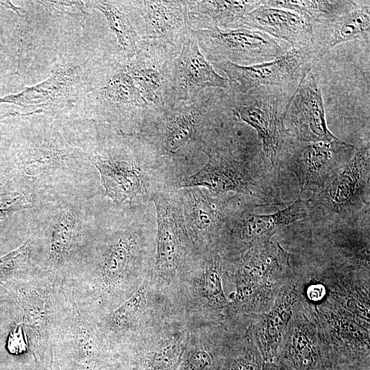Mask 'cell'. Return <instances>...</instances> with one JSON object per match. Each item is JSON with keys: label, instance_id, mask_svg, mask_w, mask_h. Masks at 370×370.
<instances>
[{"label": "cell", "instance_id": "35", "mask_svg": "<svg viewBox=\"0 0 370 370\" xmlns=\"http://www.w3.org/2000/svg\"><path fill=\"white\" fill-rule=\"evenodd\" d=\"M9 353L14 356L24 354L29 349L27 334L23 323L17 324L10 332L7 341Z\"/></svg>", "mask_w": 370, "mask_h": 370}, {"label": "cell", "instance_id": "26", "mask_svg": "<svg viewBox=\"0 0 370 370\" xmlns=\"http://www.w3.org/2000/svg\"><path fill=\"white\" fill-rule=\"evenodd\" d=\"M86 3L104 14L124 56L127 60L133 58L142 38L136 29L129 1H93Z\"/></svg>", "mask_w": 370, "mask_h": 370}, {"label": "cell", "instance_id": "2", "mask_svg": "<svg viewBox=\"0 0 370 370\" xmlns=\"http://www.w3.org/2000/svg\"><path fill=\"white\" fill-rule=\"evenodd\" d=\"M308 302L328 370H369V306L326 288L319 300Z\"/></svg>", "mask_w": 370, "mask_h": 370}, {"label": "cell", "instance_id": "4", "mask_svg": "<svg viewBox=\"0 0 370 370\" xmlns=\"http://www.w3.org/2000/svg\"><path fill=\"white\" fill-rule=\"evenodd\" d=\"M108 341L95 319L78 306L72 288L63 284L49 347L60 370H108Z\"/></svg>", "mask_w": 370, "mask_h": 370}, {"label": "cell", "instance_id": "9", "mask_svg": "<svg viewBox=\"0 0 370 370\" xmlns=\"http://www.w3.org/2000/svg\"><path fill=\"white\" fill-rule=\"evenodd\" d=\"M288 142V140H287ZM288 151V169L299 183L301 192L322 190L345 166L356 147L338 140L332 142L305 143L297 140Z\"/></svg>", "mask_w": 370, "mask_h": 370}, {"label": "cell", "instance_id": "36", "mask_svg": "<svg viewBox=\"0 0 370 370\" xmlns=\"http://www.w3.org/2000/svg\"><path fill=\"white\" fill-rule=\"evenodd\" d=\"M212 364L210 354L205 350L198 349L190 354L182 370H208Z\"/></svg>", "mask_w": 370, "mask_h": 370}, {"label": "cell", "instance_id": "14", "mask_svg": "<svg viewBox=\"0 0 370 370\" xmlns=\"http://www.w3.org/2000/svg\"><path fill=\"white\" fill-rule=\"evenodd\" d=\"M285 123L288 124V134L301 142L340 140L328 127L321 88L311 70L301 81L290 102Z\"/></svg>", "mask_w": 370, "mask_h": 370}, {"label": "cell", "instance_id": "10", "mask_svg": "<svg viewBox=\"0 0 370 370\" xmlns=\"http://www.w3.org/2000/svg\"><path fill=\"white\" fill-rule=\"evenodd\" d=\"M273 362L280 370H328L313 309L301 294Z\"/></svg>", "mask_w": 370, "mask_h": 370}, {"label": "cell", "instance_id": "34", "mask_svg": "<svg viewBox=\"0 0 370 370\" xmlns=\"http://www.w3.org/2000/svg\"><path fill=\"white\" fill-rule=\"evenodd\" d=\"M32 207V201L28 196L10 192L0 194V219L7 217L14 212Z\"/></svg>", "mask_w": 370, "mask_h": 370}, {"label": "cell", "instance_id": "27", "mask_svg": "<svg viewBox=\"0 0 370 370\" xmlns=\"http://www.w3.org/2000/svg\"><path fill=\"white\" fill-rule=\"evenodd\" d=\"M262 4L297 12L312 24L329 26L350 10L356 1L341 0H265Z\"/></svg>", "mask_w": 370, "mask_h": 370}, {"label": "cell", "instance_id": "6", "mask_svg": "<svg viewBox=\"0 0 370 370\" xmlns=\"http://www.w3.org/2000/svg\"><path fill=\"white\" fill-rule=\"evenodd\" d=\"M296 90L261 86L245 94L232 90L236 116L257 132L262 141V159L268 170L278 165L290 136L284 119Z\"/></svg>", "mask_w": 370, "mask_h": 370}, {"label": "cell", "instance_id": "33", "mask_svg": "<svg viewBox=\"0 0 370 370\" xmlns=\"http://www.w3.org/2000/svg\"><path fill=\"white\" fill-rule=\"evenodd\" d=\"M183 343L174 337L164 341L153 352L150 358V366L153 370H169L173 367L180 357Z\"/></svg>", "mask_w": 370, "mask_h": 370}, {"label": "cell", "instance_id": "15", "mask_svg": "<svg viewBox=\"0 0 370 370\" xmlns=\"http://www.w3.org/2000/svg\"><path fill=\"white\" fill-rule=\"evenodd\" d=\"M129 5L142 40H153L181 50L190 29L186 1H131Z\"/></svg>", "mask_w": 370, "mask_h": 370}, {"label": "cell", "instance_id": "21", "mask_svg": "<svg viewBox=\"0 0 370 370\" xmlns=\"http://www.w3.org/2000/svg\"><path fill=\"white\" fill-rule=\"evenodd\" d=\"M310 210L308 200L298 199L275 213L246 214L234 228V241L243 253L266 245L280 230L306 217Z\"/></svg>", "mask_w": 370, "mask_h": 370}, {"label": "cell", "instance_id": "40", "mask_svg": "<svg viewBox=\"0 0 370 370\" xmlns=\"http://www.w3.org/2000/svg\"><path fill=\"white\" fill-rule=\"evenodd\" d=\"M12 301L10 297H0V306L6 304Z\"/></svg>", "mask_w": 370, "mask_h": 370}, {"label": "cell", "instance_id": "11", "mask_svg": "<svg viewBox=\"0 0 370 370\" xmlns=\"http://www.w3.org/2000/svg\"><path fill=\"white\" fill-rule=\"evenodd\" d=\"M369 143L355 149L349 161L333 179L309 199L328 214L349 216L366 204L369 193Z\"/></svg>", "mask_w": 370, "mask_h": 370}, {"label": "cell", "instance_id": "3", "mask_svg": "<svg viewBox=\"0 0 370 370\" xmlns=\"http://www.w3.org/2000/svg\"><path fill=\"white\" fill-rule=\"evenodd\" d=\"M290 254L270 242L242 254L233 271L236 291L227 308L230 314L247 317L250 325L267 312L294 274Z\"/></svg>", "mask_w": 370, "mask_h": 370}, {"label": "cell", "instance_id": "8", "mask_svg": "<svg viewBox=\"0 0 370 370\" xmlns=\"http://www.w3.org/2000/svg\"><path fill=\"white\" fill-rule=\"evenodd\" d=\"M319 58L315 48H291L283 55L260 64L241 66L228 61L213 63L228 77L230 88L239 94L261 87L297 89Z\"/></svg>", "mask_w": 370, "mask_h": 370}, {"label": "cell", "instance_id": "25", "mask_svg": "<svg viewBox=\"0 0 370 370\" xmlns=\"http://www.w3.org/2000/svg\"><path fill=\"white\" fill-rule=\"evenodd\" d=\"M330 35L326 41L315 47L320 57L332 48L347 41L369 38L370 2L356 1L354 6L341 16L332 24Z\"/></svg>", "mask_w": 370, "mask_h": 370}, {"label": "cell", "instance_id": "24", "mask_svg": "<svg viewBox=\"0 0 370 370\" xmlns=\"http://www.w3.org/2000/svg\"><path fill=\"white\" fill-rule=\"evenodd\" d=\"M91 160L99 172L106 195L116 204L143 192L142 173L132 162L113 156H96Z\"/></svg>", "mask_w": 370, "mask_h": 370}, {"label": "cell", "instance_id": "32", "mask_svg": "<svg viewBox=\"0 0 370 370\" xmlns=\"http://www.w3.org/2000/svg\"><path fill=\"white\" fill-rule=\"evenodd\" d=\"M62 150L44 147L38 148L29 155L24 162V171L29 175H36L60 166L68 158Z\"/></svg>", "mask_w": 370, "mask_h": 370}, {"label": "cell", "instance_id": "29", "mask_svg": "<svg viewBox=\"0 0 370 370\" xmlns=\"http://www.w3.org/2000/svg\"><path fill=\"white\" fill-rule=\"evenodd\" d=\"M199 288L203 297L212 308L223 309L227 306L230 301L223 291L219 261H214L205 269L200 280Z\"/></svg>", "mask_w": 370, "mask_h": 370}, {"label": "cell", "instance_id": "38", "mask_svg": "<svg viewBox=\"0 0 370 370\" xmlns=\"http://www.w3.org/2000/svg\"><path fill=\"white\" fill-rule=\"evenodd\" d=\"M42 112V110L38 109V110H36L35 111H33V112H27V113H23V114H21V113L17 112H4V113L0 114V120L3 119V118H5L7 116H27V115H31V114H35V113H40V112Z\"/></svg>", "mask_w": 370, "mask_h": 370}, {"label": "cell", "instance_id": "5", "mask_svg": "<svg viewBox=\"0 0 370 370\" xmlns=\"http://www.w3.org/2000/svg\"><path fill=\"white\" fill-rule=\"evenodd\" d=\"M0 285L22 309V323L27 334L29 350L37 369L46 370L62 285L40 269L27 278Z\"/></svg>", "mask_w": 370, "mask_h": 370}, {"label": "cell", "instance_id": "37", "mask_svg": "<svg viewBox=\"0 0 370 370\" xmlns=\"http://www.w3.org/2000/svg\"><path fill=\"white\" fill-rule=\"evenodd\" d=\"M49 349H50V358H49V364L46 370H60L58 360L55 356V354L53 350L51 348H49Z\"/></svg>", "mask_w": 370, "mask_h": 370}, {"label": "cell", "instance_id": "22", "mask_svg": "<svg viewBox=\"0 0 370 370\" xmlns=\"http://www.w3.org/2000/svg\"><path fill=\"white\" fill-rule=\"evenodd\" d=\"M79 77V67L57 64L45 81L17 94L0 97V103L29 108L51 106L68 96Z\"/></svg>", "mask_w": 370, "mask_h": 370}, {"label": "cell", "instance_id": "16", "mask_svg": "<svg viewBox=\"0 0 370 370\" xmlns=\"http://www.w3.org/2000/svg\"><path fill=\"white\" fill-rule=\"evenodd\" d=\"M156 208L158 238L156 271L163 277L173 275L186 252L188 234L182 200L168 194L153 196Z\"/></svg>", "mask_w": 370, "mask_h": 370}, {"label": "cell", "instance_id": "30", "mask_svg": "<svg viewBox=\"0 0 370 370\" xmlns=\"http://www.w3.org/2000/svg\"><path fill=\"white\" fill-rule=\"evenodd\" d=\"M264 363L248 328L241 347L226 361L221 370H264Z\"/></svg>", "mask_w": 370, "mask_h": 370}, {"label": "cell", "instance_id": "13", "mask_svg": "<svg viewBox=\"0 0 370 370\" xmlns=\"http://www.w3.org/2000/svg\"><path fill=\"white\" fill-rule=\"evenodd\" d=\"M180 50L153 40H142L127 61L131 77L151 108L166 105L172 64Z\"/></svg>", "mask_w": 370, "mask_h": 370}, {"label": "cell", "instance_id": "17", "mask_svg": "<svg viewBox=\"0 0 370 370\" xmlns=\"http://www.w3.org/2000/svg\"><path fill=\"white\" fill-rule=\"evenodd\" d=\"M304 275L295 271L278 295L271 308L249 326L264 362H273L282 337L302 291Z\"/></svg>", "mask_w": 370, "mask_h": 370}, {"label": "cell", "instance_id": "20", "mask_svg": "<svg viewBox=\"0 0 370 370\" xmlns=\"http://www.w3.org/2000/svg\"><path fill=\"white\" fill-rule=\"evenodd\" d=\"M206 150L208 162L197 173L184 178L180 187L201 186L215 194L251 192L254 185L252 175L227 149L211 147Z\"/></svg>", "mask_w": 370, "mask_h": 370}, {"label": "cell", "instance_id": "18", "mask_svg": "<svg viewBox=\"0 0 370 370\" xmlns=\"http://www.w3.org/2000/svg\"><path fill=\"white\" fill-rule=\"evenodd\" d=\"M128 60H110L100 82L99 106L110 114L130 119L142 124L149 105L134 84L127 69Z\"/></svg>", "mask_w": 370, "mask_h": 370}, {"label": "cell", "instance_id": "19", "mask_svg": "<svg viewBox=\"0 0 370 370\" xmlns=\"http://www.w3.org/2000/svg\"><path fill=\"white\" fill-rule=\"evenodd\" d=\"M262 32L288 42L292 48H314L313 24L304 16L286 9L263 4L246 14L235 25Z\"/></svg>", "mask_w": 370, "mask_h": 370}, {"label": "cell", "instance_id": "28", "mask_svg": "<svg viewBox=\"0 0 370 370\" xmlns=\"http://www.w3.org/2000/svg\"><path fill=\"white\" fill-rule=\"evenodd\" d=\"M32 249L29 236L20 247L0 257V284L27 278L39 269L32 261Z\"/></svg>", "mask_w": 370, "mask_h": 370}, {"label": "cell", "instance_id": "31", "mask_svg": "<svg viewBox=\"0 0 370 370\" xmlns=\"http://www.w3.org/2000/svg\"><path fill=\"white\" fill-rule=\"evenodd\" d=\"M192 220L201 231L213 228L219 221L222 206L219 202L206 197L193 195Z\"/></svg>", "mask_w": 370, "mask_h": 370}, {"label": "cell", "instance_id": "39", "mask_svg": "<svg viewBox=\"0 0 370 370\" xmlns=\"http://www.w3.org/2000/svg\"><path fill=\"white\" fill-rule=\"evenodd\" d=\"M264 370H280L273 362H264Z\"/></svg>", "mask_w": 370, "mask_h": 370}, {"label": "cell", "instance_id": "12", "mask_svg": "<svg viewBox=\"0 0 370 370\" xmlns=\"http://www.w3.org/2000/svg\"><path fill=\"white\" fill-rule=\"evenodd\" d=\"M228 79L219 75L201 53L191 29L174 59L166 96V105L196 99L208 88L227 89Z\"/></svg>", "mask_w": 370, "mask_h": 370}, {"label": "cell", "instance_id": "23", "mask_svg": "<svg viewBox=\"0 0 370 370\" xmlns=\"http://www.w3.org/2000/svg\"><path fill=\"white\" fill-rule=\"evenodd\" d=\"M262 4L261 1H186L188 25L190 29L234 28L247 13Z\"/></svg>", "mask_w": 370, "mask_h": 370}, {"label": "cell", "instance_id": "7", "mask_svg": "<svg viewBox=\"0 0 370 370\" xmlns=\"http://www.w3.org/2000/svg\"><path fill=\"white\" fill-rule=\"evenodd\" d=\"M191 31L211 64L228 61L249 66L272 60L286 52L278 40L253 29L215 27Z\"/></svg>", "mask_w": 370, "mask_h": 370}, {"label": "cell", "instance_id": "1", "mask_svg": "<svg viewBox=\"0 0 370 370\" xmlns=\"http://www.w3.org/2000/svg\"><path fill=\"white\" fill-rule=\"evenodd\" d=\"M230 90L208 88L193 100L151 108L142 125L167 153H178L190 146L206 150L212 129L223 118L235 114Z\"/></svg>", "mask_w": 370, "mask_h": 370}]
</instances>
